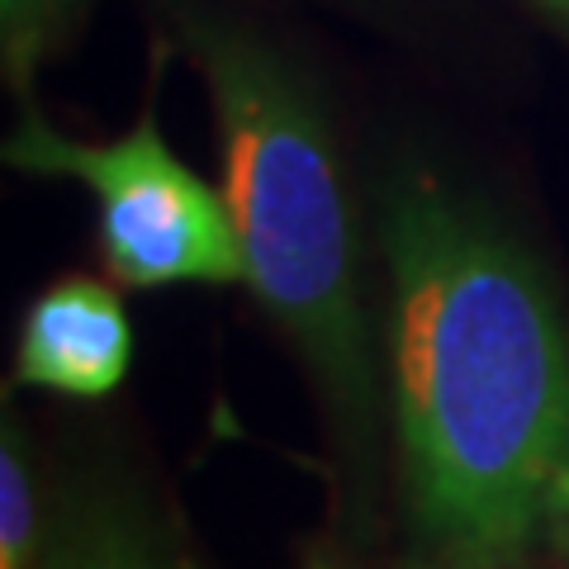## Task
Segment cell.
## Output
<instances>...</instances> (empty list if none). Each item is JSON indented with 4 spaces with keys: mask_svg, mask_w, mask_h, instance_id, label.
<instances>
[{
    "mask_svg": "<svg viewBox=\"0 0 569 569\" xmlns=\"http://www.w3.org/2000/svg\"><path fill=\"white\" fill-rule=\"evenodd\" d=\"M39 569H200L186 541L133 489L91 479L52 518Z\"/></svg>",
    "mask_w": 569,
    "mask_h": 569,
    "instance_id": "cell-5",
    "label": "cell"
},
{
    "mask_svg": "<svg viewBox=\"0 0 569 569\" xmlns=\"http://www.w3.org/2000/svg\"><path fill=\"white\" fill-rule=\"evenodd\" d=\"M6 162L29 176H67L96 194V228L110 276L133 290L247 280L228 190H213L167 148L152 114L114 142L62 138L24 114L6 138Z\"/></svg>",
    "mask_w": 569,
    "mask_h": 569,
    "instance_id": "cell-3",
    "label": "cell"
},
{
    "mask_svg": "<svg viewBox=\"0 0 569 569\" xmlns=\"http://www.w3.org/2000/svg\"><path fill=\"white\" fill-rule=\"evenodd\" d=\"M385 366L408 527L432 569H518L569 475V323L537 252L432 167L380 194Z\"/></svg>",
    "mask_w": 569,
    "mask_h": 569,
    "instance_id": "cell-1",
    "label": "cell"
},
{
    "mask_svg": "<svg viewBox=\"0 0 569 569\" xmlns=\"http://www.w3.org/2000/svg\"><path fill=\"white\" fill-rule=\"evenodd\" d=\"M556 512L569 518V475H560V489H556Z\"/></svg>",
    "mask_w": 569,
    "mask_h": 569,
    "instance_id": "cell-8",
    "label": "cell"
},
{
    "mask_svg": "<svg viewBox=\"0 0 569 569\" xmlns=\"http://www.w3.org/2000/svg\"><path fill=\"white\" fill-rule=\"evenodd\" d=\"M39 485H33L29 432L6 399V432H0V569H39Z\"/></svg>",
    "mask_w": 569,
    "mask_h": 569,
    "instance_id": "cell-6",
    "label": "cell"
},
{
    "mask_svg": "<svg viewBox=\"0 0 569 569\" xmlns=\"http://www.w3.org/2000/svg\"><path fill=\"white\" fill-rule=\"evenodd\" d=\"M133 366V323L104 280L67 276L33 299L14 380L62 399H110Z\"/></svg>",
    "mask_w": 569,
    "mask_h": 569,
    "instance_id": "cell-4",
    "label": "cell"
},
{
    "mask_svg": "<svg viewBox=\"0 0 569 569\" xmlns=\"http://www.w3.org/2000/svg\"><path fill=\"white\" fill-rule=\"evenodd\" d=\"M541 6H546L550 14H556L560 24H569V0H541Z\"/></svg>",
    "mask_w": 569,
    "mask_h": 569,
    "instance_id": "cell-9",
    "label": "cell"
},
{
    "mask_svg": "<svg viewBox=\"0 0 569 569\" xmlns=\"http://www.w3.org/2000/svg\"><path fill=\"white\" fill-rule=\"evenodd\" d=\"M81 10L86 0H0V62L14 96H29L33 71Z\"/></svg>",
    "mask_w": 569,
    "mask_h": 569,
    "instance_id": "cell-7",
    "label": "cell"
},
{
    "mask_svg": "<svg viewBox=\"0 0 569 569\" xmlns=\"http://www.w3.org/2000/svg\"><path fill=\"white\" fill-rule=\"evenodd\" d=\"M181 43L219 123L247 290L295 342L332 427L370 475L385 403L380 347L323 104L295 62L247 24L186 14Z\"/></svg>",
    "mask_w": 569,
    "mask_h": 569,
    "instance_id": "cell-2",
    "label": "cell"
}]
</instances>
